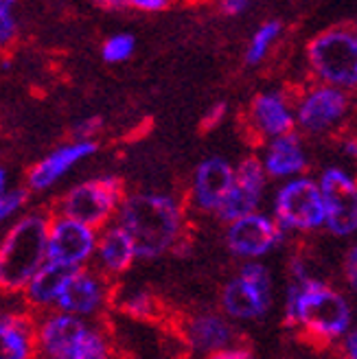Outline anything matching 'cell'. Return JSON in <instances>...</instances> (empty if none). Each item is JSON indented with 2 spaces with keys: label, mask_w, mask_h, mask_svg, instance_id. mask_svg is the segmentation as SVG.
Masks as SVG:
<instances>
[{
  "label": "cell",
  "mask_w": 357,
  "mask_h": 359,
  "mask_svg": "<svg viewBox=\"0 0 357 359\" xmlns=\"http://www.w3.org/2000/svg\"><path fill=\"white\" fill-rule=\"evenodd\" d=\"M105 298L103 280L86 269L77 267L73 274L68 276L64 290L58 296V307L66 313L73 316H90L95 313Z\"/></svg>",
  "instance_id": "cell-17"
},
{
  "label": "cell",
  "mask_w": 357,
  "mask_h": 359,
  "mask_svg": "<svg viewBox=\"0 0 357 359\" xmlns=\"http://www.w3.org/2000/svg\"><path fill=\"white\" fill-rule=\"evenodd\" d=\"M116 224L132 237L138 257L156 259L180 241L184 210L180 202L167 193H132L123 195Z\"/></svg>",
  "instance_id": "cell-1"
},
{
  "label": "cell",
  "mask_w": 357,
  "mask_h": 359,
  "mask_svg": "<svg viewBox=\"0 0 357 359\" xmlns=\"http://www.w3.org/2000/svg\"><path fill=\"white\" fill-rule=\"evenodd\" d=\"M285 230L274 222V217L255 210L228 222L226 245L233 255L243 259H259L270 255L283 243Z\"/></svg>",
  "instance_id": "cell-11"
},
{
  "label": "cell",
  "mask_w": 357,
  "mask_h": 359,
  "mask_svg": "<svg viewBox=\"0 0 357 359\" xmlns=\"http://www.w3.org/2000/svg\"><path fill=\"white\" fill-rule=\"evenodd\" d=\"M318 187L325 200V226L335 237H349L357 228V184L342 167L320 173Z\"/></svg>",
  "instance_id": "cell-9"
},
{
  "label": "cell",
  "mask_w": 357,
  "mask_h": 359,
  "mask_svg": "<svg viewBox=\"0 0 357 359\" xmlns=\"http://www.w3.org/2000/svg\"><path fill=\"white\" fill-rule=\"evenodd\" d=\"M25 202H27V193L20 189H13V191H7L5 195H0V224L11 219L13 215L25 206Z\"/></svg>",
  "instance_id": "cell-27"
},
{
  "label": "cell",
  "mask_w": 357,
  "mask_h": 359,
  "mask_svg": "<svg viewBox=\"0 0 357 359\" xmlns=\"http://www.w3.org/2000/svg\"><path fill=\"white\" fill-rule=\"evenodd\" d=\"M62 359H110V348L101 333L86 329Z\"/></svg>",
  "instance_id": "cell-24"
},
{
  "label": "cell",
  "mask_w": 357,
  "mask_h": 359,
  "mask_svg": "<svg viewBox=\"0 0 357 359\" xmlns=\"http://www.w3.org/2000/svg\"><path fill=\"white\" fill-rule=\"evenodd\" d=\"M283 33V25L278 20H267L263 22L250 38V44L245 48V64L248 66H259L261 62H265V57L270 55L272 48L276 46V42L281 40Z\"/></svg>",
  "instance_id": "cell-23"
},
{
  "label": "cell",
  "mask_w": 357,
  "mask_h": 359,
  "mask_svg": "<svg viewBox=\"0 0 357 359\" xmlns=\"http://www.w3.org/2000/svg\"><path fill=\"white\" fill-rule=\"evenodd\" d=\"M252 0H220V9L226 15H241Z\"/></svg>",
  "instance_id": "cell-31"
},
{
  "label": "cell",
  "mask_w": 357,
  "mask_h": 359,
  "mask_svg": "<svg viewBox=\"0 0 357 359\" xmlns=\"http://www.w3.org/2000/svg\"><path fill=\"white\" fill-rule=\"evenodd\" d=\"M259 160L265 175L276 180L302 175L309 167L305 142H302V138L296 132L265 140V147Z\"/></svg>",
  "instance_id": "cell-16"
},
{
  "label": "cell",
  "mask_w": 357,
  "mask_h": 359,
  "mask_svg": "<svg viewBox=\"0 0 357 359\" xmlns=\"http://www.w3.org/2000/svg\"><path fill=\"white\" fill-rule=\"evenodd\" d=\"M97 228L86 226L66 215L48 219L46 259L68 267H81L95 257Z\"/></svg>",
  "instance_id": "cell-10"
},
{
  "label": "cell",
  "mask_w": 357,
  "mask_h": 359,
  "mask_svg": "<svg viewBox=\"0 0 357 359\" xmlns=\"http://www.w3.org/2000/svg\"><path fill=\"white\" fill-rule=\"evenodd\" d=\"M224 118H226V103H215V105H213L210 110L206 112L202 125H204L206 130H210V128H217V125H220Z\"/></svg>",
  "instance_id": "cell-30"
},
{
  "label": "cell",
  "mask_w": 357,
  "mask_h": 359,
  "mask_svg": "<svg viewBox=\"0 0 357 359\" xmlns=\"http://www.w3.org/2000/svg\"><path fill=\"white\" fill-rule=\"evenodd\" d=\"M101 128L99 118H88L77 128V138H93V134Z\"/></svg>",
  "instance_id": "cell-33"
},
{
  "label": "cell",
  "mask_w": 357,
  "mask_h": 359,
  "mask_svg": "<svg viewBox=\"0 0 357 359\" xmlns=\"http://www.w3.org/2000/svg\"><path fill=\"white\" fill-rule=\"evenodd\" d=\"M123 195L125 187L114 175L86 180L64 193L58 204V215H66L86 226L101 228L116 215Z\"/></svg>",
  "instance_id": "cell-5"
},
{
  "label": "cell",
  "mask_w": 357,
  "mask_h": 359,
  "mask_svg": "<svg viewBox=\"0 0 357 359\" xmlns=\"http://www.w3.org/2000/svg\"><path fill=\"white\" fill-rule=\"evenodd\" d=\"M222 304L228 316L237 320H257L267 313L272 304V276L267 267L250 261L241 267L222 294Z\"/></svg>",
  "instance_id": "cell-8"
},
{
  "label": "cell",
  "mask_w": 357,
  "mask_h": 359,
  "mask_svg": "<svg viewBox=\"0 0 357 359\" xmlns=\"http://www.w3.org/2000/svg\"><path fill=\"white\" fill-rule=\"evenodd\" d=\"M208 359H252V355L243 348H217Z\"/></svg>",
  "instance_id": "cell-32"
},
{
  "label": "cell",
  "mask_w": 357,
  "mask_h": 359,
  "mask_svg": "<svg viewBox=\"0 0 357 359\" xmlns=\"http://www.w3.org/2000/svg\"><path fill=\"white\" fill-rule=\"evenodd\" d=\"M265 171L259 158H243L235 167V177L217 215L224 222H233L241 215L259 210L265 195Z\"/></svg>",
  "instance_id": "cell-12"
},
{
  "label": "cell",
  "mask_w": 357,
  "mask_h": 359,
  "mask_svg": "<svg viewBox=\"0 0 357 359\" xmlns=\"http://www.w3.org/2000/svg\"><path fill=\"white\" fill-rule=\"evenodd\" d=\"M31 329L18 316L0 318V359H31Z\"/></svg>",
  "instance_id": "cell-21"
},
{
  "label": "cell",
  "mask_w": 357,
  "mask_h": 359,
  "mask_svg": "<svg viewBox=\"0 0 357 359\" xmlns=\"http://www.w3.org/2000/svg\"><path fill=\"white\" fill-rule=\"evenodd\" d=\"M351 114L349 90L329 83H314L302 90L294 103L298 128L309 136H327L340 130Z\"/></svg>",
  "instance_id": "cell-7"
},
{
  "label": "cell",
  "mask_w": 357,
  "mask_h": 359,
  "mask_svg": "<svg viewBox=\"0 0 357 359\" xmlns=\"http://www.w3.org/2000/svg\"><path fill=\"white\" fill-rule=\"evenodd\" d=\"M93 3L103 11H123L125 9V0H93Z\"/></svg>",
  "instance_id": "cell-34"
},
{
  "label": "cell",
  "mask_w": 357,
  "mask_h": 359,
  "mask_svg": "<svg viewBox=\"0 0 357 359\" xmlns=\"http://www.w3.org/2000/svg\"><path fill=\"white\" fill-rule=\"evenodd\" d=\"M77 267H68V265H62V263H55V261H44L40 265V269L35 272L29 283L25 285V292H27V298L31 304H53L58 300L60 292L64 290V285L68 280V276L75 272Z\"/></svg>",
  "instance_id": "cell-20"
},
{
  "label": "cell",
  "mask_w": 357,
  "mask_h": 359,
  "mask_svg": "<svg viewBox=\"0 0 357 359\" xmlns=\"http://www.w3.org/2000/svg\"><path fill=\"white\" fill-rule=\"evenodd\" d=\"M171 5H173V0H125V7L136 9V11H145V13L165 11Z\"/></svg>",
  "instance_id": "cell-29"
},
{
  "label": "cell",
  "mask_w": 357,
  "mask_h": 359,
  "mask_svg": "<svg viewBox=\"0 0 357 359\" xmlns=\"http://www.w3.org/2000/svg\"><path fill=\"white\" fill-rule=\"evenodd\" d=\"M95 151H97V142L93 138H75L73 142H66V145L53 149L29 171L27 175L29 189L48 191L50 187H55L70 169H75Z\"/></svg>",
  "instance_id": "cell-15"
},
{
  "label": "cell",
  "mask_w": 357,
  "mask_h": 359,
  "mask_svg": "<svg viewBox=\"0 0 357 359\" xmlns=\"http://www.w3.org/2000/svg\"><path fill=\"white\" fill-rule=\"evenodd\" d=\"M248 128L265 140L294 132V103L278 90H267V93L257 95L248 107Z\"/></svg>",
  "instance_id": "cell-14"
},
{
  "label": "cell",
  "mask_w": 357,
  "mask_h": 359,
  "mask_svg": "<svg viewBox=\"0 0 357 359\" xmlns=\"http://www.w3.org/2000/svg\"><path fill=\"white\" fill-rule=\"evenodd\" d=\"M189 337L191 344L200 351H217L224 348L230 337H233V329L220 316H198L191 320L189 325Z\"/></svg>",
  "instance_id": "cell-22"
},
{
  "label": "cell",
  "mask_w": 357,
  "mask_h": 359,
  "mask_svg": "<svg viewBox=\"0 0 357 359\" xmlns=\"http://www.w3.org/2000/svg\"><path fill=\"white\" fill-rule=\"evenodd\" d=\"M48 219L42 212L22 215L0 241V290L20 292L46 261Z\"/></svg>",
  "instance_id": "cell-3"
},
{
  "label": "cell",
  "mask_w": 357,
  "mask_h": 359,
  "mask_svg": "<svg viewBox=\"0 0 357 359\" xmlns=\"http://www.w3.org/2000/svg\"><path fill=\"white\" fill-rule=\"evenodd\" d=\"M357 337H355V333H349V337H346V342H344V355H346V359H357Z\"/></svg>",
  "instance_id": "cell-36"
},
{
  "label": "cell",
  "mask_w": 357,
  "mask_h": 359,
  "mask_svg": "<svg viewBox=\"0 0 357 359\" xmlns=\"http://www.w3.org/2000/svg\"><path fill=\"white\" fill-rule=\"evenodd\" d=\"M274 222L290 232H311L325 226V200L316 180L288 177L274 195Z\"/></svg>",
  "instance_id": "cell-6"
},
{
  "label": "cell",
  "mask_w": 357,
  "mask_h": 359,
  "mask_svg": "<svg viewBox=\"0 0 357 359\" xmlns=\"http://www.w3.org/2000/svg\"><path fill=\"white\" fill-rule=\"evenodd\" d=\"M95 255H97L101 267L110 274L128 272V269L132 267V263L138 259L132 237L119 224L108 226L101 235H97Z\"/></svg>",
  "instance_id": "cell-19"
},
{
  "label": "cell",
  "mask_w": 357,
  "mask_h": 359,
  "mask_svg": "<svg viewBox=\"0 0 357 359\" xmlns=\"http://www.w3.org/2000/svg\"><path fill=\"white\" fill-rule=\"evenodd\" d=\"M18 0H0V50L11 46L18 38Z\"/></svg>",
  "instance_id": "cell-26"
},
{
  "label": "cell",
  "mask_w": 357,
  "mask_h": 359,
  "mask_svg": "<svg viewBox=\"0 0 357 359\" xmlns=\"http://www.w3.org/2000/svg\"><path fill=\"white\" fill-rule=\"evenodd\" d=\"M307 64L320 83L353 90L357 83V38L351 27H331L307 46Z\"/></svg>",
  "instance_id": "cell-4"
},
{
  "label": "cell",
  "mask_w": 357,
  "mask_h": 359,
  "mask_svg": "<svg viewBox=\"0 0 357 359\" xmlns=\"http://www.w3.org/2000/svg\"><path fill=\"white\" fill-rule=\"evenodd\" d=\"M235 177V165L224 156H208L195 167L191 180V202L202 212H217Z\"/></svg>",
  "instance_id": "cell-13"
},
{
  "label": "cell",
  "mask_w": 357,
  "mask_h": 359,
  "mask_svg": "<svg viewBox=\"0 0 357 359\" xmlns=\"http://www.w3.org/2000/svg\"><path fill=\"white\" fill-rule=\"evenodd\" d=\"M294 280L285 302V325L302 327L318 339H333L351 327V307L346 298L323 280L311 278L300 261L292 265Z\"/></svg>",
  "instance_id": "cell-2"
},
{
  "label": "cell",
  "mask_w": 357,
  "mask_h": 359,
  "mask_svg": "<svg viewBox=\"0 0 357 359\" xmlns=\"http://www.w3.org/2000/svg\"><path fill=\"white\" fill-rule=\"evenodd\" d=\"M154 309V304H151V298L147 294H142V292H136L132 294L128 300L123 302V311H128L136 318H147Z\"/></svg>",
  "instance_id": "cell-28"
},
{
  "label": "cell",
  "mask_w": 357,
  "mask_h": 359,
  "mask_svg": "<svg viewBox=\"0 0 357 359\" xmlns=\"http://www.w3.org/2000/svg\"><path fill=\"white\" fill-rule=\"evenodd\" d=\"M9 191V175L5 169H0V195H5Z\"/></svg>",
  "instance_id": "cell-37"
},
{
  "label": "cell",
  "mask_w": 357,
  "mask_h": 359,
  "mask_svg": "<svg viewBox=\"0 0 357 359\" xmlns=\"http://www.w3.org/2000/svg\"><path fill=\"white\" fill-rule=\"evenodd\" d=\"M346 278L355 287V278H357V274H355V248L349 250V255H346Z\"/></svg>",
  "instance_id": "cell-35"
},
{
  "label": "cell",
  "mask_w": 357,
  "mask_h": 359,
  "mask_svg": "<svg viewBox=\"0 0 357 359\" xmlns=\"http://www.w3.org/2000/svg\"><path fill=\"white\" fill-rule=\"evenodd\" d=\"M86 322L73 313L48 316L40 327V344L48 359H62L86 331Z\"/></svg>",
  "instance_id": "cell-18"
},
{
  "label": "cell",
  "mask_w": 357,
  "mask_h": 359,
  "mask_svg": "<svg viewBox=\"0 0 357 359\" xmlns=\"http://www.w3.org/2000/svg\"><path fill=\"white\" fill-rule=\"evenodd\" d=\"M136 50V40L132 33H114L101 46V55L108 64L128 62Z\"/></svg>",
  "instance_id": "cell-25"
}]
</instances>
